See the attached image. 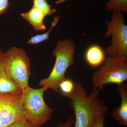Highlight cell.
Returning a JSON list of instances; mask_svg holds the SVG:
<instances>
[{"label":"cell","instance_id":"6da1fadb","mask_svg":"<svg viewBox=\"0 0 127 127\" xmlns=\"http://www.w3.org/2000/svg\"><path fill=\"white\" fill-rule=\"evenodd\" d=\"M100 91H93L88 95L80 82L75 83L72 92L65 96L70 99L69 105L74 111L73 127H91L98 117L106 116L108 107L99 97Z\"/></svg>","mask_w":127,"mask_h":127},{"label":"cell","instance_id":"7a4b0ae2","mask_svg":"<svg viewBox=\"0 0 127 127\" xmlns=\"http://www.w3.org/2000/svg\"><path fill=\"white\" fill-rule=\"evenodd\" d=\"M75 51L73 41L68 39L59 40L52 52L56 58L53 68L48 77L41 80L39 86L59 93V84L66 78L65 74L67 69L74 64Z\"/></svg>","mask_w":127,"mask_h":127},{"label":"cell","instance_id":"3957f363","mask_svg":"<svg viewBox=\"0 0 127 127\" xmlns=\"http://www.w3.org/2000/svg\"><path fill=\"white\" fill-rule=\"evenodd\" d=\"M45 87L34 89L29 87L22 91V99L25 119L33 127H40L46 123L53 114V110L46 104L44 94Z\"/></svg>","mask_w":127,"mask_h":127},{"label":"cell","instance_id":"277c9868","mask_svg":"<svg viewBox=\"0 0 127 127\" xmlns=\"http://www.w3.org/2000/svg\"><path fill=\"white\" fill-rule=\"evenodd\" d=\"M5 71L12 81L23 91L29 87L31 74L30 59L23 48L12 46L4 53Z\"/></svg>","mask_w":127,"mask_h":127},{"label":"cell","instance_id":"5b68a950","mask_svg":"<svg viewBox=\"0 0 127 127\" xmlns=\"http://www.w3.org/2000/svg\"><path fill=\"white\" fill-rule=\"evenodd\" d=\"M127 80V57L108 56L100 68L94 73L91 81L93 91L103 89L109 84L117 85Z\"/></svg>","mask_w":127,"mask_h":127},{"label":"cell","instance_id":"8992f818","mask_svg":"<svg viewBox=\"0 0 127 127\" xmlns=\"http://www.w3.org/2000/svg\"><path fill=\"white\" fill-rule=\"evenodd\" d=\"M105 21L107 30L104 36L112 37L111 45L106 48L105 53L110 56L127 57V26L123 13L113 12L111 20Z\"/></svg>","mask_w":127,"mask_h":127},{"label":"cell","instance_id":"52a82bcc","mask_svg":"<svg viewBox=\"0 0 127 127\" xmlns=\"http://www.w3.org/2000/svg\"><path fill=\"white\" fill-rule=\"evenodd\" d=\"M22 91L0 92V121L2 127H8L25 119Z\"/></svg>","mask_w":127,"mask_h":127},{"label":"cell","instance_id":"ba28073f","mask_svg":"<svg viewBox=\"0 0 127 127\" xmlns=\"http://www.w3.org/2000/svg\"><path fill=\"white\" fill-rule=\"evenodd\" d=\"M118 92L121 97V103L111 114L113 119L120 125L127 126V85L125 83L117 85Z\"/></svg>","mask_w":127,"mask_h":127},{"label":"cell","instance_id":"9c48e42d","mask_svg":"<svg viewBox=\"0 0 127 127\" xmlns=\"http://www.w3.org/2000/svg\"><path fill=\"white\" fill-rule=\"evenodd\" d=\"M21 16L27 21L35 31L46 30V27L44 24V21L46 16L39 9L32 6L28 11L21 13Z\"/></svg>","mask_w":127,"mask_h":127},{"label":"cell","instance_id":"30bf717a","mask_svg":"<svg viewBox=\"0 0 127 127\" xmlns=\"http://www.w3.org/2000/svg\"><path fill=\"white\" fill-rule=\"evenodd\" d=\"M106 53L102 48L98 45H93L87 49L85 54L87 63L93 67L100 66L106 60Z\"/></svg>","mask_w":127,"mask_h":127},{"label":"cell","instance_id":"8fae6325","mask_svg":"<svg viewBox=\"0 0 127 127\" xmlns=\"http://www.w3.org/2000/svg\"><path fill=\"white\" fill-rule=\"evenodd\" d=\"M4 53L0 49V92H14L22 91L21 89L8 77L6 72L4 66Z\"/></svg>","mask_w":127,"mask_h":127},{"label":"cell","instance_id":"7c38bea8","mask_svg":"<svg viewBox=\"0 0 127 127\" xmlns=\"http://www.w3.org/2000/svg\"><path fill=\"white\" fill-rule=\"evenodd\" d=\"M60 19V17L59 16H55L53 18L51 25L48 31L43 34H38L32 37L27 41V44L32 45H38L47 40H48L50 37L51 32L56 26L59 23Z\"/></svg>","mask_w":127,"mask_h":127},{"label":"cell","instance_id":"4fadbf2b","mask_svg":"<svg viewBox=\"0 0 127 127\" xmlns=\"http://www.w3.org/2000/svg\"><path fill=\"white\" fill-rule=\"evenodd\" d=\"M107 11L115 12H127V0H110L105 5Z\"/></svg>","mask_w":127,"mask_h":127},{"label":"cell","instance_id":"5bb4252c","mask_svg":"<svg viewBox=\"0 0 127 127\" xmlns=\"http://www.w3.org/2000/svg\"><path fill=\"white\" fill-rule=\"evenodd\" d=\"M33 6L41 11L46 15L50 16L56 12L55 9H52L51 5L46 0H32Z\"/></svg>","mask_w":127,"mask_h":127},{"label":"cell","instance_id":"9a60e30c","mask_svg":"<svg viewBox=\"0 0 127 127\" xmlns=\"http://www.w3.org/2000/svg\"><path fill=\"white\" fill-rule=\"evenodd\" d=\"M74 87L75 83L72 80L66 78L59 85V93L62 96L65 97L72 92Z\"/></svg>","mask_w":127,"mask_h":127},{"label":"cell","instance_id":"2e32d148","mask_svg":"<svg viewBox=\"0 0 127 127\" xmlns=\"http://www.w3.org/2000/svg\"><path fill=\"white\" fill-rule=\"evenodd\" d=\"M8 127H33L26 119H24L20 120Z\"/></svg>","mask_w":127,"mask_h":127},{"label":"cell","instance_id":"e0dca14e","mask_svg":"<svg viewBox=\"0 0 127 127\" xmlns=\"http://www.w3.org/2000/svg\"><path fill=\"white\" fill-rule=\"evenodd\" d=\"M9 6V0H0V16L6 11Z\"/></svg>","mask_w":127,"mask_h":127},{"label":"cell","instance_id":"ac0fdd59","mask_svg":"<svg viewBox=\"0 0 127 127\" xmlns=\"http://www.w3.org/2000/svg\"><path fill=\"white\" fill-rule=\"evenodd\" d=\"M106 116H101L97 118L91 127H104V120Z\"/></svg>","mask_w":127,"mask_h":127},{"label":"cell","instance_id":"d6986e66","mask_svg":"<svg viewBox=\"0 0 127 127\" xmlns=\"http://www.w3.org/2000/svg\"><path fill=\"white\" fill-rule=\"evenodd\" d=\"M74 120L71 118H69L64 123H59L56 127H71L74 124Z\"/></svg>","mask_w":127,"mask_h":127},{"label":"cell","instance_id":"ffe728a7","mask_svg":"<svg viewBox=\"0 0 127 127\" xmlns=\"http://www.w3.org/2000/svg\"><path fill=\"white\" fill-rule=\"evenodd\" d=\"M68 0H58L56 1V2H55V4H60V3H63V2H65V1H67Z\"/></svg>","mask_w":127,"mask_h":127},{"label":"cell","instance_id":"44dd1931","mask_svg":"<svg viewBox=\"0 0 127 127\" xmlns=\"http://www.w3.org/2000/svg\"><path fill=\"white\" fill-rule=\"evenodd\" d=\"M0 127H2V125H1V123L0 121Z\"/></svg>","mask_w":127,"mask_h":127}]
</instances>
